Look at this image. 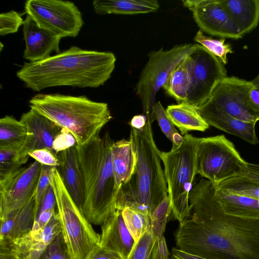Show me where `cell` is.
Here are the masks:
<instances>
[{
	"label": "cell",
	"instance_id": "6da1fadb",
	"mask_svg": "<svg viewBox=\"0 0 259 259\" xmlns=\"http://www.w3.org/2000/svg\"><path fill=\"white\" fill-rule=\"evenodd\" d=\"M189 202L190 215L174 233L178 248L205 259H259V219L225 213L207 179L194 184Z\"/></svg>",
	"mask_w": 259,
	"mask_h": 259
},
{
	"label": "cell",
	"instance_id": "7a4b0ae2",
	"mask_svg": "<svg viewBox=\"0 0 259 259\" xmlns=\"http://www.w3.org/2000/svg\"><path fill=\"white\" fill-rule=\"evenodd\" d=\"M115 62L112 52L72 46L42 61L24 62L16 75L26 87L37 92L58 86L96 88L110 78Z\"/></svg>",
	"mask_w": 259,
	"mask_h": 259
},
{
	"label": "cell",
	"instance_id": "3957f363",
	"mask_svg": "<svg viewBox=\"0 0 259 259\" xmlns=\"http://www.w3.org/2000/svg\"><path fill=\"white\" fill-rule=\"evenodd\" d=\"M151 124L147 120L141 130L131 127L130 140L136 155V164L131 179L120 188L116 209L122 210L130 207L150 216L168 196L161 165V152L154 142Z\"/></svg>",
	"mask_w": 259,
	"mask_h": 259
},
{
	"label": "cell",
	"instance_id": "277c9868",
	"mask_svg": "<svg viewBox=\"0 0 259 259\" xmlns=\"http://www.w3.org/2000/svg\"><path fill=\"white\" fill-rule=\"evenodd\" d=\"M114 142L108 132L76 144L84 186L81 212L91 224L102 225L116 209L117 193L111 159Z\"/></svg>",
	"mask_w": 259,
	"mask_h": 259
},
{
	"label": "cell",
	"instance_id": "5b68a950",
	"mask_svg": "<svg viewBox=\"0 0 259 259\" xmlns=\"http://www.w3.org/2000/svg\"><path fill=\"white\" fill-rule=\"evenodd\" d=\"M29 107L71 133L78 145L99 135L112 118L106 103L85 96L37 94L29 100Z\"/></svg>",
	"mask_w": 259,
	"mask_h": 259
},
{
	"label": "cell",
	"instance_id": "8992f818",
	"mask_svg": "<svg viewBox=\"0 0 259 259\" xmlns=\"http://www.w3.org/2000/svg\"><path fill=\"white\" fill-rule=\"evenodd\" d=\"M50 183L70 258L88 259L100 247L101 235L94 230L72 199L56 167L51 169Z\"/></svg>",
	"mask_w": 259,
	"mask_h": 259
},
{
	"label": "cell",
	"instance_id": "52a82bcc",
	"mask_svg": "<svg viewBox=\"0 0 259 259\" xmlns=\"http://www.w3.org/2000/svg\"><path fill=\"white\" fill-rule=\"evenodd\" d=\"M198 139L187 134L183 136V142L179 147L161 152L171 212L180 224L191 213L189 195L197 175L196 153Z\"/></svg>",
	"mask_w": 259,
	"mask_h": 259
},
{
	"label": "cell",
	"instance_id": "ba28073f",
	"mask_svg": "<svg viewBox=\"0 0 259 259\" xmlns=\"http://www.w3.org/2000/svg\"><path fill=\"white\" fill-rule=\"evenodd\" d=\"M196 44H185L176 45L164 50L151 51L149 60L144 67L135 90L140 99L147 120L154 121L153 108L155 96L163 87L175 67L193 52Z\"/></svg>",
	"mask_w": 259,
	"mask_h": 259
},
{
	"label": "cell",
	"instance_id": "9c48e42d",
	"mask_svg": "<svg viewBox=\"0 0 259 259\" xmlns=\"http://www.w3.org/2000/svg\"><path fill=\"white\" fill-rule=\"evenodd\" d=\"M248 162L224 135L199 138L196 148V174L212 184L243 174Z\"/></svg>",
	"mask_w": 259,
	"mask_h": 259
},
{
	"label": "cell",
	"instance_id": "30bf717a",
	"mask_svg": "<svg viewBox=\"0 0 259 259\" xmlns=\"http://www.w3.org/2000/svg\"><path fill=\"white\" fill-rule=\"evenodd\" d=\"M24 8L39 27L62 38L77 36L84 24L81 12L72 2L28 0Z\"/></svg>",
	"mask_w": 259,
	"mask_h": 259
},
{
	"label": "cell",
	"instance_id": "8fae6325",
	"mask_svg": "<svg viewBox=\"0 0 259 259\" xmlns=\"http://www.w3.org/2000/svg\"><path fill=\"white\" fill-rule=\"evenodd\" d=\"M188 57L192 82L187 103L197 109L208 100L217 84L228 76L222 61L199 44Z\"/></svg>",
	"mask_w": 259,
	"mask_h": 259
},
{
	"label": "cell",
	"instance_id": "7c38bea8",
	"mask_svg": "<svg viewBox=\"0 0 259 259\" xmlns=\"http://www.w3.org/2000/svg\"><path fill=\"white\" fill-rule=\"evenodd\" d=\"M253 85L251 81L227 76L217 84L206 102L238 119L256 123L259 114L252 108L249 100Z\"/></svg>",
	"mask_w": 259,
	"mask_h": 259
},
{
	"label": "cell",
	"instance_id": "4fadbf2b",
	"mask_svg": "<svg viewBox=\"0 0 259 259\" xmlns=\"http://www.w3.org/2000/svg\"><path fill=\"white\" fill-rule=\"evenodd\" d=\"M41 168L35 160L0 184V218L23 207L35 196Z\"/></svg>",
	"mask_w": 259,
	"mask_h": 259
},
{
	"label": "cell",
	"instance_id": "5bb4252c",
	"mask_svg": "<svg viewBox=\"0 0 259 259\" xmlns=\"http://www.w3.org/2000/svg\"><path fill=\"white\" fill-rule=\"evenodd\" d=\"M183 5L192 13L193 17L203 32L234 39L241 38L221 0H183Z\"/></svg>",
	"mask_w": 259,
	"mask_h": 259
},
{
	"label": "cell",
	"instance_id": "9a60e30c",
	"mask_svg": "<svg viewBox=\"0 0 259 259\" xmlns=\"http://www.w3.org/2000/svg\"><path fill=\"white\" fill-rule=\"evenodd\" d=\"M20 121L25 126L28 132L25 143L18 152L17 157L21 164L23 165L27 161L29 152L37 149L47 148L56 153L53 145L62 128L31 108L22 114Z\"/></svg>",
	"mask_w": 259,
	"mask_h": 259
},
{
	"label": "cell",
	"instance_id": "2e32d148",
	"mask_svg": "<svg viewBox=\"0 0 259 259\" xmlns=\"http://www.w3.org/2000/svg\"><path fill=\"white\" fill-rule=\"evenodd\" d=\"M61 232L60 220L56 215L44 227L30 231L7 246L16 259H38L47 246Z\"/></svg>",
	"mask_w": 259,
	"mask_h": 259
},
{
	"label": "cell",
	"instance_id": "e0dca14e",
	"mask_svg": "<svg viewBox=\"0 0 259 259\" xmlns=\"http://www.w3.org/2000/svg\"><path fill=\"white\" fill-rule=\"evenodd\" d=\"M25 42L23 58L30 63L42 61L54 52L60 53L59 43L62 37L39 27L28 15L23 24Z\"/></svg>",
	"mask_w": 259,
	"mask_h": 259
},
{
	"label": "cell",
	"instance_id": "ac0fdd59",
	"mask_svg": "<svg viewBox=\"0 0 259 259\" xmlns=\"http://www.w3.org/2000/svg\"><path fill=\"white\" fill-rule=\"evenodd\" d=\"M197 110L209 125L239 137L252 145L259 143L255 133L256 123L238 119L208 102Z\"/></svg>",
	"mask_w": 259,
	"mask_h": 259
},
{
	"label": "cell",
	"instance_id": "d6986e66",
	"mask_svg": "<svg viewBox=\"0 0 259 259\" xmlns=\"http://www.w3.org/2000/svg\"><path fill=\"white\" fill-rule=\"evenodd\" d=\"M101 229L100 247L118 252L126 259L135 241L125 225L122 210H114L102 224Z\"/></svg>",
	"mask_w": 259,
	"mask_h": 259
},
{
	"label": "cell",
	"instance_id": "ffe728a7",
	"mask_svg": "<svg viewBox=\"0 0 259 259\" xmlns=\"http://www.w3.org/2000/svg\"><path fill=\"white\" fill-rule=\"evenodd\" d=\"M60 166L57 168L72 199L81 211L84 186L79 166L76 145L57 153Z\"/></svg>",
	"mask_w": 259,
	"mask_h": 259
},
{
	"label": "cell",
	"instance_id": "44dd1931",
	"mask_svg": "<svg viewBox=\"0 0 259 259\" xmlns=\"http://www.w3.org/2000/svg\"><path fill=\"white\" fill-rule=\"evenodd\" d=\"M35 196L24 206L0 218V246H9L14 240L31 231L34 221Z\"/></svg>",
	"mask_w": 259,
	"mask_h": 259
},
{
	"label": "cell",
	"instance_id": "7402d4cb",
	"mask_svg": "<svg viewBox=\"0 0 259 259\" xmlns=\"http://www.w3.org/2000/svg\"><path fill=\"white\" fill-rule=\"evenodd\" d=\"M111 159L117 196L121 187L128 182L135 170L136 157L131 141L122 139L114 142Z\"/></svg>",
	"mask_w": 259,
	"mask_h": 259
},
{
	"label": "cell",
	"instance_id": "603a6c76",
	"mask_svg": "<svg viewBox=\"0 0 259 259\" xmlns=\"http://www.w3.org/2000/svg\"><path fill=\"white\" fill-rule=\"evenodd\" d=\"M240 34L253 30L259 21V0H221Z\"/></svg>",
	"mask_w": 259,
	"mask_h": 259
},
{
	"label": "cell",
	"instance_id": "cb8c5ba5",
	"mask_svg": "<svg viewBox=\"0 0 259 259\" xmlns=\"http://www.w3.org/2000/svg\"><path fill=\"white\" fill-rule=\"evenodd\" d=\"M214 195L226 214L243 218L259 219L258 199L214 189Z\"/></svg>",
	"mask_w": 259,
	"mask_h": 259
},
{
	"label": "cell",
	"instance_id": "d4e9b609",
	"mask_svg": "<svg viewBox=\"0 0 259 259\" xmlns=\"http://www.w3.org/2000/svg\"><path fill=\"white\" fill-rule=\"evenodd\" d=\"M93 6L98 15H135L155 12L160 5L157 0H94Z\"/></svg>",
	"mask_w": 259,
	"mask_h": 259
},
{
	"label": "cell",
	"instance_id": "484cf974",
	"mask_svg": "<svg viewBox=\"0 0 259 259\" xmlns=\"http://www.w3.org/2000/svg\"><path fill=\"white\" fill-rule=\"evenodd\" d=\"M166 112L172 123L180 131L182 135L191 131L204 132L209 124L198 113L197 109L186 102L167 107Z\"/></svg>",
	"mask_w": 259,
	"mask_h": 259
},
{
	"label": "cell",
	"instance_id": "4316f807",
	"mask_svg": "<svg viewBox=\"0 0 259 259\" xmlns=\"http://www.w3.org/2000/svg\"><path fill=\"white\" fill-rule=\"evenodd\" d=\"M191 82L190 62L187 56L175 67L162 88L178 104L187 103Z\"/></svg>",
	"mask_w": 259,
	"mask_h": 259
},
{
	"label": "cell",
	"instance_id": "83f0119b",
	"mask_svg": "<svg viewBox=\"0 0 259 259\" xmlns=\"http://www.w3.org/2000/svg\"><path fill=\"white\" fill-rule=\"evenodd\" d=\"M27 135L25 126L13 116L6 115L0 119V149L20 150Z\"/></svg>",
	"mask_w": 259,
	"mask_h": 259
},
{
	"label": "cell",
	"instance_id": "f1b7e54d",
	"mask_svg": "<svg viewBox=\"0 0 259 259\" xmlns=\"http://www.w3.org/2000/svg\"><path fill=\"white\" fill-rule=\"evenodd\" d=\"M158 239L149 228L135 242L126 259H159L158 254Z\"/></svg>",
	"mask_w": 259,
	"mask_h": 259
},
{
	"label": "cell",
	"instance_id": "f546056e",
	"mask_svg": "<svg viewBox=\"0 0 259 259\" xmlns=\"http://www.w3.org/2000/svg\"><path fill=\"white\" fill-rule=\"evenodd\" d=\"M122 215L135 242L151 227L150 216L142 211L125 207L122 210Z\"/></svg>",
	"mask_w": 259,
	"mask_h": 259
},
{
	"label": "cell",
	"instance_id": "4dcf8cb0",
	"mask_svg": "<svg viewBox=\"0 0 259 259\" xmlns=\"http://www.w3.org/2000/svg\"><path fill=\"white\" fill-rule=\"evenodd\" d=\"M194 40L217 57L224 65L228 63V54L233 53L231 45L229 43L226 44L224 38L213 39L205 35L200 29L196 33Z\"/></svg>",
	"mask_w": 259,
	"mask_h": 259
},
{
	"label": "cell",
	"instance_id": "1f68e13d",
	"mask_svg": "<svg viewBox=\"0 0 259 259\" xmlns=\"http://www.w3.org/2000/svg\"><path fill=\"white\" fill-rule=\"evenodd\" d=\"M153 116L157 121L162 133L172 142L171 149H176L181 146L183 142V137L176 130L160 101L156 103L154 106Z\"/></svg>",
	"mask_w": 259,
	"mask_h": 259
},
{
	"label": "cell",
	"instance_id": "d6a6232c",
	"mask_svg": "<svg viewBox=\"0 0 259 259\" xmlns=\"http://www.w3.org/2000/svg\"><path fill=\"white\" fill-rule=\"evenodd\" d=\"M19 150L11 148L0 149V184L10 179L22 168V164L17 157Z\"/></svg>",
	"mask_w": 259,
	"mask_h": 259
},
{
	"label": "cell",
	"instance_id": "836d02e7",
	"mask_svg": "<svg viewBox=\"0 0 259 259\" xmlns=\"http://www.w3.org/2000/svg\"><path fill=\"white\" fill-rule=\"evenodd\" d=\"M170 213V202L167 196L150 215L152 231L158 239L163 236L165 225Z\"/></svg>",
	"mask_w": 259,
	"mask_h": 259
},
{
	"label": "cell",
	"instance_id": "e575fe53",
	"mask_svg": "<svg viewBox=\"0 0 259 259\" xmlns=\"http://www.w3.org/2000/svg\"><path fill=\"white\" fill-rule=\"evenodd\" d=\"M38 259H71L62 232L47 246Z\"/></svg>",
	"mask_w": 259,
	"mask_h": 259
},
{
	"label": "cell",
	"instance_id": "d590c367",
	"mask_svg": "<svg viewBox=\"0 0 259 259\" xmlns=\"http://www.w3.org/2000/svg\"><path fill=\"white\" fill-rule=\"evenodd\" d=\"M24 20L21 15L14 10L1 13L0 15V35L17 32Z\"/></svg>",
	"mask_w": 259,
	"mask_h": 259
},
{
	"label": "cell",
	"instance_id": "8d00e7d4",
	"mask_svg": "<svg viewBox=\"0 0 259 259\" xmlns=\"http://www.w3.org/2000/svg\"><path fill=\"white\" fill-rule=\"evenodd\" d=\"M40 174L37 184L35 198V220L41 198L50 185V174L52 166L41 164Z\"/></svg>",
	"mask_w": 259,
	"mask_h": 259
},
{
	"label": "cell",
	"instance_id": "74e56055",
	"mask_svg": "<svg viewBox=\"0 0 259 259\" xmlns=\"http://www.w3.org/2000/svg\"><path fill=\"white\" fill-rule=\"evenodd\" d=\"M28 155L41 164L57 168L60 166L57 154L49 149H37L29 152Z\"/></svg>",
	"mask_w": 259,
	"mask_h": 259
},
{
	"label": "cell",
	"instance_id": "f35d334b",
	"mask_svg": "<svg viewBox=\"0 0 259 259\" xmlns=\"http://www.w3.org/2000/svg\"><path fill=\"white\" fill-rule=\"evenodd\" d=\"M77 144L74 137L67 130L62 128L56 138L53 149L57 154Z\"/></svg>",
	"mask_w": 259,
	"mask_h": 259
},
{
	"label": "cell",
	"instance_id": "ab89813d",
	"mask_svg": "<svg viewBox=\"0 0 259 259\" xmlns=\"http://www.w3.org/2000/svg\"><path fill=\"white\" fill-rule=\"evenodd\" d=\"M56 206V201L54 192L50 184L41 198L36 218L46 210L55 209Z\"/></svg>",
	"mask_w": 259,
	"mask_h": 259
},
{
	"label": "cell",
	"instance_id": "60d3db41",
	"mask_svg": "<svg viewBox=\"0 0 259 259\" xmlns=\"http://www.w3.org/2000/svg\"><path fill=\"white\" fill-rule=\"evenodd\" d=\"M56 213L55 209H48L42 212L35 220L31 231H35L44 227Z\"/></svg>",
	"mask_w": 259,
	"mask_h": 259
},
{
	"label": "cell",
	"instance_id": "b9f144b4",
	"mask_svg": "<svg viewBox=\"0 0 259 259\" xmlns=\"http://www.w3.org/2000/svg\"><path fill=\"white\" fill-rule=\"evenodd\" d=\"M253 87L249 93V100L253 109L259 114V74L252 81Z\"/></svg>",
	"mask_w": 259,
	"mask_h": 259
},
{
	"label": "cell",
	"instance_id": "7bdbcfd3",
	"mask_svg": "<svg viewBox=\"0 0 259 259\" xmlns=\"http://www.w3.org/2000/svg\"><path fill=\"white\" fill-rule=\"evenodd\" d=\"M88 259H124L119 253L104 249H97Z\"/></svg>",
	"mask_w": 259,
	"mask_h": 259
},
{
	"label": "cell",
	"instance_id": "ee69618b",
	"mask_svg": "<svg viewBox=\"0 0 259 259\" xmlns=\"http://www.w3.org/2000/svg\"><path fill=\"white\" fill-rule=\"evenodd\" d=\"M169 259H205L181 250L178 247H173Z\"/></svg>",
	"mask_w": 259,
	"mask_h": 259
},
{
	"label": "cell",
	"instance_id": "f6af8a7d",
	"mask_svg": "<svg viewBox=\"0 0 259 259\" xmlns=\"http://www.w3.org/2000/svg\"><path fill=\"white\" fill-rule=\"evenodd\" d=\"M158 254L159 259H169L170 257V253L168 251L163 236L158 239Z\"/></svg>",
	"mask_w": 259,
	"mask_h": 259
},
{
	"label": "cell",
	"instance_id": "bcb514c9",
	"mask_svg": "<svg viewBox=\"0 0 259 259\" xmlns=\"http://www.w3.org/2000/svg\"><path fill=\"white\" fill-rule=\"evenodd\" d=\"M241 175L259 181V164L248 163L246 171Z\"/></svg>",
	"mask_w": 259,
	"mask_h": 259
},
{
	"label": "cell",
	"instance_id": "7dc6e473",
	"mask_svg": "<svg viewBox=\"0 0 259 259\" xmlns=\"http://www.w3.org/2000/svg\"><path fill=\"white\" fill-rule=\"evenodd\" d=\"M147 118L145 115H137L134 116L129 122L132 127L137 130L143 128L146 125Z\"/></svg>",
	"mask_w": 259,
	"mask_h": 259
},
{
	"label": "cell",
	"instance_id": "c3c4849f",
	"mask_svg": "<svg viewBox=\"0 0 259 259\" xmlns=\"http://www.w3.org/2000/svg\"><path fill=\"white\" fill-rule=\"evenodd\" d=\"M0 259H16L7 246H0Z\"/></svg>",
	"mask_w": 259,
	"mask_h": 259
}]
</instances>
